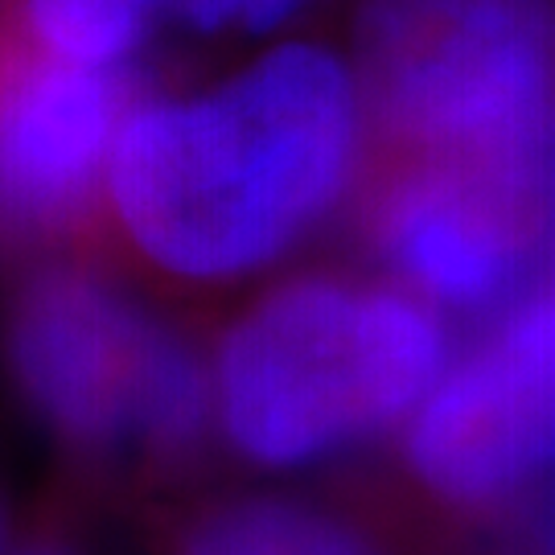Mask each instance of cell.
<instances>
[{
    "label": "cell",
    "instance_id": "6da1fadb",
    "mask_svg": "<svg viewBox=\"0 0 555 555\" xmlns=\"http://www.w3.org/2000/svg\"><path fill=\"white\" fill-rule=\"evenodd\" d=\"M362 128L350 66L284 46L215 91L132 103L103 185L157 268L235 280L330 219L354 181Z\"/></svg>",
    "mask_w": 555,
    "mask_h": 555
},
{
    "label": "cell",
    "instance_id": "7a4b0ae2",
    "mask_svg": "<svg viewBox=\"0 0 555 555\" xmlns=\"http://www.w3.org/2000/svg\"><path fill=\"white\" fill-rule=\"evenodd\" d=\"M449 366V334L403 288L300 276L227 330L210 396L256 465L297 469L396 428Z\"/></svg>",
    "mask_w": 555,
    "mask_h": 555
},
{
    "label": "cell",
    "instance_id": "3957f363",
    "mask_svg": "<svg viewBox=\"0 0 555 555\" xmlns=\"http://www.w3.org/2000/svg\"><path fill=\"white\" fill-rule=\"evenodd\" d=\"M350 75L391 157L555 181V0H362Z\"/></svg>",
    "mask_w": 555,
    "mask_h": 555
},
{
    "label": "cell",
    "instance_id": "277c9868",
    "mask_svg": "<svg viewBox=\"0 0 555 555\" xmlns=\"http://www.w3.org/2000/svg\"><path fill=\"white\" fill-rule=\"evenodd\" d=\"M9 362L34 416L75 449L181 456L215 416L202 358L116 284L79 268L25 284Z\"/></svg>",
    "mask_w": 555,
    "mask_h": 555
},
{
    "label": "cell",
    "instance_id": "5b68a950",
    "mask_svg": "<svg viewBox=\"0 0 555 555\" xmlns=\"http://www.w3.org/2000/svg\"><path fill=\"white\" fill-rule=\"evenodd\" d=\"M366 238L403 293L461 318L502 313L555 238V181L456 160L391 157L366 198Z\"/></svg>",
    "mask_w": 555,
    "mask_h": 555
},
{
    "label": "cell",
    "instance_id": "8992f818",
    "mask_svg": "<svg viewBox=\"0 0 555 555\" xmlns=\"http://www.w3.org/2000/svg\"><path fill=\"white\" fill-rule=\"evenodd\" d=\"M408 469L428 494L498 511L555 474V293L515 300L408 416Z\"/></svg>",
    "mask_w": 555,
    "mask_h": 555
},
{
    "label": "cell",
    "instance_id": "52a82bcc",
    "mask_svg": "<svg viewBox=\"0 0 555 555\" xmlns=\"http://www.w3.org/2000/svg\"><path fill=\"white\" fill-rule=\"evenodd\" d=\"M132 103L124 66L0 41V235H54L87 215Z\"/></svg>",
    "mask_w": 555,
    "mask_h": 555
},
{
    "label": "cell",
    "instance_id": "ba28073f",
    "mask_svg": "<svg viewBox=\"0 0 555 555\" xmlns=\"http://www.w3.org/2000/svg\"><path fill=\"white\" fill-rule=\"evenodd\" d=\"M181 555H387L346 518L293 498H235L190 527Z\"/></svg>",
    "mask_w": 555,
    "mask_h": 555
},
{
    "label": "cell",
    "instance_id": "9c48e42d",
    "mask_svg": "<svg viewBox=\"0 0 555 555\" xmlns=\"http://www.w3.org/2000/svg\"><path fill=\"white\" fill-rule=\"evenodd\" d=\"M169 0H25V25L41 50L87 66H124L149 21Z\"/></svg>",
    "mask_w": 555,
    "mask_h": 555
},
{
    "label": "cell",
    "instance_id": "30bf717a",
    "mask_svg": "<svg viewBox=\"0 0 555 555\" xmlns=\"http://www.w3.org/2000/svg\"><path fill=\"white\" fill-rule=\"evenodd\" d=\"M300 4H309V0H181V13L206 34H219V29L263 34L293 17Z\"/></svg>",
    "mask_w": 555,
    "mask_h": 555
},
{
    "label": "cell",
    "instance_id": "8fae6325",
    "mask_svg": "<svg viewBox=\"0 0 555 555\" xmlns=\"http://www.w3.org/2000/svg\"><path fill=\"white\" fill-rule=\"evenodd\" d=\"M552 555H555V511H552Z\"/></svg>",
    "mask_w": 555,
    "mask_h": 555
},
{
    "label": "cell",
    "instance_id": "7c38bea8",
    "mask_svg": "<svg viewBox=\"0 0 555 555\" xmlns=\"http://www.w3.org/2000/svg\"><path fill=\"white\" fill-rule=\"evenodd\" d=\"M552 247H555V238H552Z\"/></svg>",
    "mask_w": 555,
    "mask_h": 555
}]
</instances>
